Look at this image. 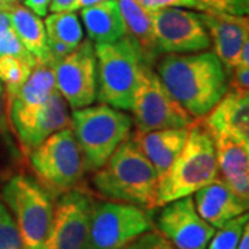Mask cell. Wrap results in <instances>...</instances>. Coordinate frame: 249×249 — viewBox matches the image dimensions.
Masks as SVG:
<instances>
[{
	"label": "cell",
	"mask_w": 249,
	"mask_h": 249,
	"mask_svg": "<svg viewBox=\"0 0 249 249\" xmlns=\"http://www.w3.org/2000/svg\"><path fill=\"white\" fill-rule=\"evenodd\" d=\"M50 3L52 0H25V6L39 17H45L47 14Z\"/></svg>",
	"instance_id": "836d02e7"
},
{
	"label": "cell",
	"mask_w": 249,
	"mask_h": 249,
	"mask_svg": "<svg viewBox=\"0 0 249 249\" xmlns=\"http://www.w3.org/2000/svg\"><path fill=\"white\" fill-rule=\"evenodd\" d=\"M157 47L163 54H191L212 47L199 13L170 7L151 13Z\"/></svg>",
	"instance_id": "30bf717a"
},
{
	"label": "cell",
	"mask_w": 249,
	"mask_h": 249,
	"mask_svg": "<svg viewBox=\"0 0 249 249\" xmlns=\"http://www.w3.org/2000/svg\"><path fill=\"white\" fill-rule=\"evenodd\" d=\"M97 60V100L101 104L132 111L134 91L144 64L127 35L112 43L94 45Z\"/></svg>",
	"instance_id": "5b68a950"
},
{
	"label": "cell",
	"mask_w": 249,
	"mask_h": 249,
	"mask_svg": "<svg viewBox=\"0 0 249 249\" xmlns=\"http://www.w3.org/2000/svg\"><path fill=\"white\" fill-rule=\"evenodd\" d=\"M238 249H249V217L247 223H245V227H244V231H242V237H241Z\"/></svg>",
	"instance_id": "8d00e7d4"
},
{
	"label": "cell",
	"mask_w": 249,
	"mask_h": 249,
	"mask_svg": "<svg viewBox=\"0 0 249 249\" xmlns=\"http://www.w3.org/2000/svg\"><path fill=\"white\" fill-rule=\"evenodd\" d=\"M71 124L68 104L55 89L45 104L24 121L13 124L22 151L29 154L49 136L61 130Z\"/></svg>",
	"instance_id": "9a60e30c"
},
{
	"label": "cell",
	"mask_w": 249,
	"mask_h": 249,
	"mask_svg": "<svg viewBox=\"0 0 249 249\" xmlns=\"http://www.w3.org/2000/svg\"><path fill=\"white\" fill-rule=\"evenodd\" d=\"M118 4L124 17L126 35L137 47L142 62L150 67L155 65L160 54L157 47L151 13L142 9L137 0H118Z\"/></svg>",
	"instance_id": "ffe728a7"
},
{
	"label": "cell",
	"mask_w": 249,
	"mask_h": 249,
	"mask_svg": "<svg viewBox=\"0 0 249 249\" xmlns=\"http://www.w3.org/2000/svg\"><path fill=\"white\" fill-rule=\"evenodd\" d=\"M10 1H13V3H18V1H21V0H10Z\"/></svg>",
	"instance_id": "b9f144b4"
},
{
	"label": "cell",
	"mask_w": 249,
	"mask_h": 249,
	"mask_svg": "<svg viewBox=\"0 0 249 249\" xmlns=\"http://www.w3.org/2000/svg\"><path fill=\"white\" fill-rule=\"evenodd\" d=\"M193 199L198 213L214 229L249 212L248 199L238 196L222 176L196 191Z\"/></svg>",
	"instance_id": "2e32d148"
},
{
	"label": "cell",
	"mask_w": 249,
	"mask_h": 249,
	"mask_svg": "<svg viewBox=\"0 0 249 249\" xmlns=\"http://www.w3.org/2000/svg\"><path fill=\"white\" fill-rule=\"evenodd\" d=\"M230 88L249 90V68L237 65L229 75Z\"/></svg>",
	"instance_id": "1f68e13d"
},
{
	"label": "cell",
	"mask_w": 249,
	"mask_h": 249,
	"mask_svg": "<svg viewBox=\"0 0 249 249\" xmlns=\"http://www.w3.org/2000/svg\"><path fill=\"white\" fill-rule=\"evenodd\" d=\"M234 134H237L238 137H241V139H242V140L249 145V124L247 126V127H244L241 132H238V133H234Z\"/></svg>",
	"instance_id": "ab89813d"
},
{
	"label": "cell",
	"mask_w": 249,
	"mask_h": 249,
	"mask_svg": "<svg viewBox=\"0 0 249 249\" xmlns=\"http://www.w3.org/2000/svg\"><path fill=\"white\" fill-rule=\"evenodd\" d=\"M219 173L229 186L249 201V145L231 132H214Z\"/></svg>",
	"instance_id": "e0dca14e"
},
{
	"label": "cell",
	"mask_w": 249,
	"mask_h": 249,
	"mask_svg": "<svg viewBox=\"0 0 249 249\" xmlns=\"http://www.w3.org/2000/svg\"><path fill=\"white\" fill-rule=\"evenodd\" d=\"M219 176L213 134L202 119H196L181 152L158 181V206L193 196Z\"/></svg>",
	"instance_id": "3957f363"
},
{
	"label": "cell",
	"mask_w": 249,
	"mask_h": 249,
	"mask_svg": "<svg viewBox=\"0 0 249 249\" xmlns=\"http://www.w3.org/2000/svg\"><path fill=\"white\" fill-rule=\"evenodd\" d=\"M132 112L136 133L175 127L188 129L196 121L173 98L152 67L145 64L140 70Z\"/></svg>",
	"instance_id": "9c48e42d"
},
{
	"label": "cell",
	"mask_w": 249,
	"mask_h": 249,
	"mask_svg": "<svg viewBox=\"0 0 249 249\" xmlns=\"http://www.w3.org/2000/svg\"><path fill=\"white\" fill-rule=\"evenodd\" d=\"M88 39L94 45L112 43L126 35L124 17L118 0H103L80 10Z\"/></svg>",
	"instance_id": "44dd1931"
},
{
	"label": "cell",
	"mask_w": 249,
	"mask_h": 249,
	"mask_svg": "<svg viewBox=\"0 0 249 249\" xmlns=\"http://www.w3.org/2000/svg\"><path fill=\"white\" fill-rule=\"evenodd\" d=\"M213 46L227 75L238 65L244 45L249 36V16H231L213 11H199Z\"/></svg>",
	"instance_id": "5bb4252c"
},
{
	"label": "cell",
	"mask_w": 249,
	"mask_h": 249,
	"mask_svg": "<svg viewBox=\"0 0 249 249\" xmlns=\"http://www.w3.org/2000/svg\"><path fill=\"white\" fill-rule=\"evenodd\" d=\"M70 126L83 155L85 172H96L130 137L133 119L122 109L91 104L72 109Z\"/></svg>",
	"instance_id": "277c9868"
},
{
	"label": "cell",
	"mask_w": 249,
	"mask_h": 249,
	"mask_svg": "<svg viewBox=\"0 0 249 249\" xmlns=\"http://www.w3.org/2000/svg\"><path fill=\"white\" fill-rule=\"evenodd\" d=\"M91 202L78 187L60 196L54 204L46 249H88Z\"/></svg>",
	"instance_id": "7c38bea8"
},
{
	"label": "cell",
	"mask_w": 249,
	"mask_h": 249,
	"mask_svg": "<svg viewBox=\"0 0 249 249\" xmlns=\"http://www.w3.org/2000/svg\"><path fill=\"white\" fill-rule=\"evenodd\" d=\"M208 11L231 16H249V0H196Z\"/></svg>",
	"instance_id": "f1b7e54d"
},
{
	"label": "cell",
	"mask_w": 249,
	"mask_h": 249,
	"mask_svg": "<svg viewBox=\"0 0 249 249\" xmlns=\"http://www.w3.org/2000/svg\"><path fill=\"white\" fill-rule=\"evenodd\" d=\"M142 9L148 13H154L158 10L170 9V7H180V9L198 10V11H208L204 6L196 0H137Z\"/></svg>",
	"instance_id": "f546056e"
},
{
	"label": "cell",
	"mask_w": 249,
	"mask_h": 249,
	"mask_svg": "<svg viewBox=\"0 0 249 249\" xmlns=\"http://www.w3.org/2000/svg\"><path fill=\"white\" fill-rule=\"evenodd\" d=\"M188 129H160L145 133H136L133 142L152 163L160 178L173 165L186 144Z\"/></svg>",
	"instance_id": "d6986e66"
},
{
	"label": "cell",
	"mask_w": 249,
	"mask_h": 249,
	"mask_svg": "<svg viewBox=\"0 0 249 249\" xmlns=\"http://www.w3.org/2000/svg\"><path fill=\"white\" fill-rule=\"evenodd\" d=\"M9 132V111H7V97L3 85L0 83V137Z\"/></svg>",
	"instance_id": "d6a6232c"
},
{
	"label": "cell",
	"mask_w": 249,
	"mask_h": 249,
	"mask_svg": "<svg viewBox=\"0 0 249 249\" xmlns=\"http://www.w3.org/2000/svg\"><path fill=\"white\" fill-rule=\"evenodd\" d=\"M155 68L168 91L194 119L208 115L230 88L229 75L213 52L163 54Z\"/></svg>",
	"instance_id": "6da1fadb"
},
{
	"label": "cell",
	"mask_w": 249,
	"mask_h": 249,
	"mask_svg": "<svg viewBox=\"0 0 249 249\" xmlns=\"http://www.w3.org/2000/svg\"><path fill=\"white\" fill-rule=\"evenodd\" d=\"M55 89L53 67L47 64H37L28 76L27 82L7 103L11 124H18L34 114L45 104Z\"/></svg>",
	"instance_id": "ac0fdd59"
},
{
	"label": "cell",
	"mask_w": 249,
	"mask_h": 249,
	"mask_svg": "<svg viewBox=\"0 0 249 249\" xmlns=\"http://www.w3.org/2000/svg\"><path fill=\"white\" fill-rule=\"evenodd\" d=\"M124 249H176L158 231H147L137 237Z\"/></svg>",
	"instance_id": "4dcf8cb0"
},
{
	"label": "cell",
	"mask_w": 249,
	"mask_h": 249,
	"mask_svg": "<svg viewBox=\"0 0 249 249\" xmlns=\"http://www.w3.org/2000/svg\"><path fill=\"white\" fill-rule=\"evenodd\" d=\"M75 0H52L49 10L52 13H58V11H67L70 10Z\"/></svg>",
	"instance_id": "e575fe53"
},
{
	"label": "cell",
	"mask_w": 249,
	"mask_h": 249,
	"mask_svg": "<svg viewBox=\"0 0 249 249\" xmlns=\"http://www.w3.org/2000/svg\"><path fill=\"white\" fill-rule=\"evenodd\" d=\"M53 70L55 88L72 109L89 107L97 100V60L91 40L83 39Z\"/></svg>",
	"instance_id": "8fae6325"
},
{
	"label": "cell",
	"mask_w": 249,
	"mask_h": 249,
	"mask_svg": "<svg viewBox=\"0 0 249 249\" xmlns=\"http://www.w3.org/2000/svg\"><path fill=\"white\" fill-rule=\"evenodd\" d=\"M238 65H242V67H247L249 68V36L244 45V49H242V53H241L240 62Z\"/></svg>",
	"instance_id": "74e56055"
},
{
	"label": "cell",
	"mask_w": 249,
	"mask_h": 249,
	"mask_svg": "<svg viewBox=\"0 0 249 249\" xmlns=\"http://www.w3.org/2000/svg\"><path fill=\"white\" fill-rule=\"evenodd\" d=\"M37 64L16 55H0V83L3 85L7 103L16 96Z\"/></svg>",
	"instance_id": "d4e9b609"
},
{
	"label": "cell",
	"mask_w": 249,
	"mask_h": 249,
	"mask_svg": "<svg viewBox=\"0 0 249 249\" xmlns=\"http://www.w3.org/2000/svg\"><path fill=\"white\" fill-rule=\"evenodd\" d=\"M11 28V16L10 11H0V31Z\"/></svg>",
	"instance_id": "f35d334b"
},
{
	"label": "cell",
	"mask_w": 249,
	"mask_h": 249,
	"mask_svg": "<svg viewBox=\"0 0 249 249\" xmlns=\"http://www.w3.org/2000/svg\"><path fill=\"white\" fill-rule=\"evenodd\" d=\"M158 173L133 139L124 142L94 172L98 194L116 202L151 211L158 206Z\"/></svg>",
	"instance_id": "7a4b0ae2"
},
{
	"label": "cell",
	"mask_w": 249,
	"mask_h": 249,
	"mask_svg": "<svg viewBox=\"0 0 249 249\" xmlns=\"http://www.w3.org/2000/svg\"><path fill=\"white\" fill-rule=\"evenodd\" d=\"M0 55H16V57L24 58L27 61L37 64V61L21 43V40L13 27L4 29V31H0Z\"/></svg>",
	"instance_id": "83f0119b"
},
{
	"label": "cell",
	"mask_w": 249,
	"mask_h": 249,
	"mask_svg": "<svg viewBox=\"0 0 249 249\" xmlns=\"http://www.w3.org/2000/svg\"><path fill=\"white\" fill-rule=\"evenodd\" d=\"M1 198L17 223L27 249H46L53 222V196L37 180L16 175L3 186Z\"/></svg>",
	"instance_id": "8992f818"
},
{
	"label": "cell",
	"mask_w": 249,
	"mask_h": 249,
	"mask_svg": "<svg viewBox=\"0 0 249 249\" xmlns=\"http://www.w3.org/2000/svg\"><path fill=\"white\" fill-rule=\"evenodd\" d=\"M248 217L249 212H245L224 223L222 227L216 229L206 249H238L242 231Z\"/></svg>",
	"instance_id": "484cf974"
},
{
	"label": "cell",
	"mask_w": 249,
	"mask_h": 249,
	"mask_svg": "<svg viewBox=\"0 0 249 249\" xmlns=\"http://www.w3.org/2000/svg\"><path fill=\"white\" fill-rule=\"evenodd\" d=\"M202 121L212 133L241 132L249 124V90L229 88L219 104Z\"/></svg>",
	"instance_id": "7402d4cb"
},
{
	"label": "cell",
	"mask_w": 249,
	"mask_h": 249,
	"mask_svg": "<svg viewBox=\"0 0 249 249\" xmlns=\"http://www.w3.org/2000/svg\"><path fill=\"white\" fill-rule=\"evenodd\" d=\"M11 27L16 31L21 43L27 49L29 54L35 58L37 64L49 65V45H47V32L45 22L36 16L27 6L14 3L10 10Z\"/></svg>",
	"instance_id": "603a6c76"
},
{
	"label": "cell",
	"mask_w": 249,
	"mask_h": 249,
	"mask_svg": "<svg viewBox=\"0 0 249 249\" xmlns=\"http://www.w3.org/2000/svg\"><path fill=\"white\" fill-rule=\"evenodd\" d=\"M28 155L37 181L53 196L79 186L85 165L71 126L49 136Z\"/></svg>",
	"instance_id": "52a82bcc"
},
{
	"label": "cell",
	"mask_w": 249,
	"mask_h": 249,
	"mask_svg": "<svg viewBox=\"0 0 249 249\" xmlns=\"http://www.w3.org/2000/svg\"><path fill=\"white\" fill-rule=\"evenodd\" d=\"M155 227L176 249H206L216 231L198 213L191 196L162 205Z\"/></svg>",
	"instance_id": "4fadbf2b"
},
{
	"label": "cell",
	"mask_w": 249,
	"mask_h": 249,
	"mask_svg": "<svg viewBox=\"0 0 249 249\" xmlns=\"http://www.w3.org/2000/svg\"><path fill=\"white\" fill-rule=\"evenodd\" d=\"M13 1L10 0H0V11H10L13 7Z\"/></svg>",
	"instance_id": "60d3db41"
},
{
	"label": "cell",
	"mask_w": 249,
	"mask_h": 249,
	"mask_svg": "<svg viewBox=\"0 0 249 249\" xmlns=\"http://www.w3.org/2000/svg\"><path fill=\"white\" fill-rule=\"evenodd\" d=\"M47 39L68 46L75 50L83 40V25L75 11L52 13L45 21Z\"/></svg>",
	"instance_id": "cb8c5ba5"
},
{
	"label": "cell",
	"mask_w": 249,
	"mask_h": 249,
	"mask_svg": "<svg viewBox=\"0 0 249 249\" xmlns=\"http://www.w3.org/2000/svg\"><path fill=\"white\" fill-rule=\"evenodd\" d=\"M100 1H103V0H75V1L72 3V6L70 7L68 11H78V10H82V9H85V7L93 6V4L100 3Z\"/></svg>",
	"instance_id": "d590c367"
},
{
	"label": "cell",
	"mask_w": 249,
	"mask_h": 249,
	"mask_svg": "<svg viewBox=\"0 0 249 249\" xmlns=\"http://www.w3.org/2000/svg\"><path fill=\"white\" fill-rule=\"evenodd\" d=\"M0 249H27L17 223L0 196Z\"/></svg>",
	"instance_id": "4316f807"
},
{
	"label": "cell",
	"mask_w": 249,
	"mask_h": 249,
	"mask_svg": "<svg viewBox=\"0 0 249 249\" xmlns=\"http://www.w3.org/2000/svg\"><path fill=\"white\" fill-rule=\"evenodd\" d=\"M152 229L148 209L116 201H93L88 249H124Z\"/></svg>",
	"instance_id": "ba28073f"
}]
</instances>
